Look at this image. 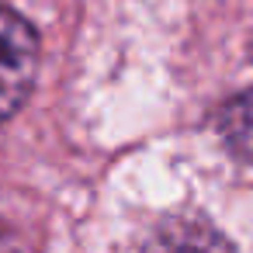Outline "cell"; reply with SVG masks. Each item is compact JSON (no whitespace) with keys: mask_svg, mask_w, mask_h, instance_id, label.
Listing matches in <instances>:
<instances>
[{"mask_svg":"<svg viewBox=\"0 0 253 253\" xmlns=\"http://www.w3.org/2000/svg\"><path fill=\"white\" fill-rule=\"evenodd\" d=\"M39 73V35L35 28L0 7V122L18 115V108L28 101L32 84Z\"/></svg>","mask_w":253,"mask_h":253,"instance_id":"obj_1","label":"cell"},{"mask_svg":"<svg viewBox=\"0 0 253 253\" xmlns=\"http://www.w3.org/2000/svg\"><path fill=\"white\" fill-rule=\"evenodd\" d=\"M146 253H236V250L215 225H208L205 218L184 215V218H167L153 232Z\"/></svg>","mask_w":253,"mask_h":253,"instance_id":"obj_2","label":"cell"},{"mask_svg":"<svg viewBox=\"0 0 253 253\" xmlns=\"http://www.w3.org/2000/svg\"><path fill=\"white\" fill-rule=\"evenodd\" d=\"M215 132L239 160H253V87L239 90L215 111Z\"/></svg>","mask_w":253,"mask_h":253,"instance_id":"obj_3","label":"cell"}]
</instances>
